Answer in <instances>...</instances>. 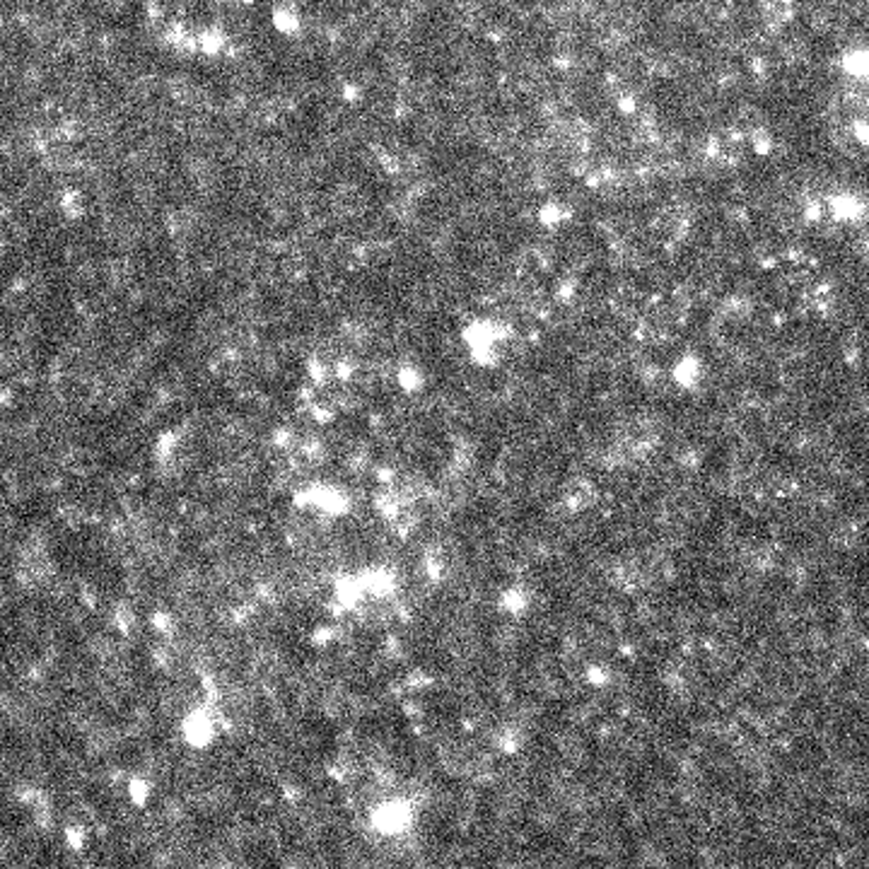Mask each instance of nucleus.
<instances>
[{
  "instance_id": "1",
  "label": "nucleus",
  "mask_w": 869,
  "mask_h": 869,
  "mask_svg": "<svg viewBox=\"0 0 869 869\" xmlns=\"http://www.w3.org/2000/svg\"><path fill=\"white\" fill-rule=\"evenodd\" d=\"M10 575L25 595H39L46 587L54 585L58 565H56L54 553L49 549L44 534L39 532V527L29 529L15 543L12 558H10Z\"/></svg>"
}]
</instances>
